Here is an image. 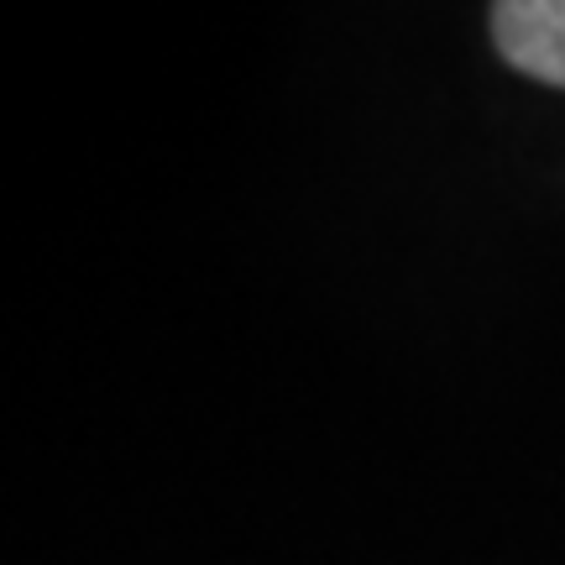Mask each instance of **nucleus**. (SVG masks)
I'll return each mask as SVG.
<instances>
[{"instance_id":"1","label":"nucleus","mask_w":565,"mask_h":565,"mask_svg":"<svg viewBox=\"0 0 565 565\" xmlns=\"http://www.w3.org/2000/svg\"><path fill=\"white\" fill-rule=\"evenodd\" d=\"M487 21L508 68L565 89V0H503Z\"/></svg>"}]
</instances>
